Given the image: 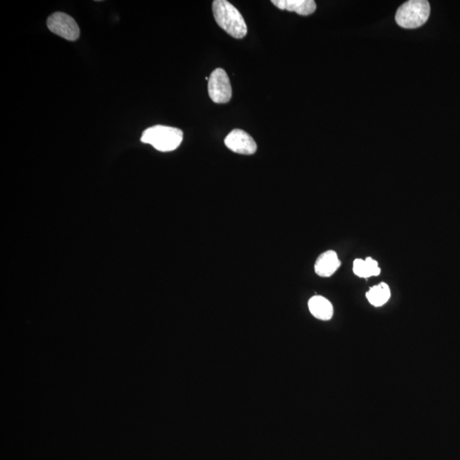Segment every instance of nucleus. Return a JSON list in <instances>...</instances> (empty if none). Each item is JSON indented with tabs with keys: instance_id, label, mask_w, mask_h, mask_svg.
<instances>
[{
	"instance_id": "7ed1b4c3",
	"label": "nucleus",
	"mask_w": 460,
	"mask_h": 460,
	"mask_svg": "<svg viewBox=\"0 0 460 460\" xmlns=\"http://www.w3.org/2000/svg\"><path fill=\"white\" fill-rule=\"evenodd\" d=\"M430 14V6L426 0H410L398 9L396 22L401 28L413 30L427 22Z\"/></svg>"
},
{
	"instance_id": "39448f33",
	"label": "nucleus",
	"mask_w": 460,
	"mask_h": 460,
	"mask_svg": "<svg viewBox=\"0 0 460 460\" xmlns=\"http://www.w3.org/2000/svg\"><path fill=\"white\" fill-rule=\"evenodd\" d=\"M47 27L53 34L67 40L79 39L80 31L75 20L63 12H55L47 19Z\"/></svg>"
},
{
	"instance_id": "6e6552de",
	"label": "nucleus",
	"mask_w": 460,
	"mask_h": 460,
	"mask_svg": "<svg viewBox=\"0 0 460 460\" xmlns=\"http://www.w3.org/2000/svg\"><path fill=\"white\" fill-rule=\"evenodd\" d=\"M271 3L278 9L296 12L301 16H310L316 10L314 0H272Z\"/></svg>"
},
{
	"instance_id": "1a4fd4ad",
	"label": "nucleus",
	"mask_w": 460,
	"mask_h": 460,
	"mask_svg": "<svg viewBox=\"0 0 460 460\" xmlns=\"http://www.w3.org/2000/svg\"><path fill=\"white\" fill-rule=\"evenodd\" d=\"M310 313L315 318L322 320H328L334 315V307L328 299L322 296H315L309 301Z\"/></svg>"
},
{
	"instance_id": "9d476101",
	"label": "nucleus",
	"mask_w": 460,
	"mask_h": 460,
	"mask_svg": "<svg viewBox=\"0 0 460 460\" xmlns=\"http://www.w3.org/2000/svg\"><path fill=\"white\" fill-rule=\"evenodd\" d=\"M353 272L361 278L377 277L381 273L379 264L372 258L368 257L365 260L357 258L353 262Z\"/></svg>"
},
{
	"instance_id": "f257e3e1",
	"label": "nucleus",
	"mask_w": 460,
	"mask_h": 460,
	"mask_svg": "<svg viewBox=\"0 0 460 460\" xmlns=\"http://www.w3.org/2000/svg\"><path fill=\"white\" fill-rule=\"evenodd\" d=\"M212 11L216 23L233 38L243 39L248 35L243 16L232 4L226 0H215L212 4Z\"/></svg>"
},
{
	"instance_id": "20e7f679",
	"label": "nucleus",
	"mask_w": 460,
	"mask_h": 460,
	"mask_svg": "<svg viewBox=\"0 0 460 460\" xmlns=\"http://www.w3.org/2000/svg\"><path fill=\"white\" fill-rule=\"evenodd\" d=\"M208 94L215 104H227L231 100V84L223 68L215 69L209 77Z\"/></svg>"
},
{
	"instance_id": "0eeeda50",
	"label": "nucleus",
	"mask_w": 460,
	"mask_h": 460,
	"mask_svg": "<svg viewBox=\"0 0 460 460\" xmlns=\"http://www.w3.org/2000/svg\"><path fill=\"white\" fill-rule=\"evenodd\" d=\"M341 266V262L334 250H330L320 255L315 262L316 274L322 277H330Z\"/></svg>"
},
{
	"instance_id": "f03ea898",
	"label": "nucleus",
	"mask_w": 460,
	"mask_h": 460,
	"mask_svg": "<svg viewBox=\"0 0 460 460\" xmlns=\"http://www.w3.org/2000/svg\"><path fill=\"white\" fill-rule=\"evenodd\" d=\"M182 130L167 126H155L150 127L142 135L141 141L150 145L160 152L174 151L183 142Z\"/></svg>"
},
{
	"instance_id": "423d86ee",
	"label": "nucleus",
	"mask_w": 460,
	"mask_h": 460,
	"mask_svg": "<svg viewBox=\"0 0 460 460\" xmlns=\"http://www.w3.org/2000/svg\"><path fill=\"white\" fill-rule=\"evenodd\" d=\"M224 143L229 150L240 155H253L258 150L257 143L252 135L241 129H235L229 133L224 139Z\"/></svg>"
},
{
	"instance_id": "9b49d317",
	"label": "nucleus",
	"mask_w": 460,
	"mask_h": 460,
	"mask_svg": "<svg viewBox=\"0 0 460 460\" xmlns=\"http://www.w3.org/2000/svg\"><path fill=\"white\" fill-rule=\"evenodd\" d=\"M369 303L375 307H380L385 305L390 298V290L388 284L385 282L371 287L365 294Z\"/></svg>"
}]
</instances>
